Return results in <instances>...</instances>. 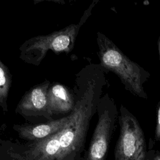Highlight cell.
I'll use <instances>...</instances> for the list:
<instances>
[{"instance_id":"6da1fadb","label":"cell","mask_w":160,"mask_h":160,"mask_svg":"<svg viewBox=\"0 0 160 160\" xmlns=\"http://www.w3.org/2000/svg\"><path fill=\"white\" fill-rule=\"evenodd\" d=\"M108 85L106 71L100 64H87L76 74L72 89L75 104L69 122L59 138L60 160H69L82 149L91 120Z\"/></svg>"},{"instance_id":"4fadbf2b","label":"cell","mask_w":160,"mask_h":160,"mask_svg":"<svg viewBox=\"0 0 160 160\" xmlns=\"http://www.w3.org/2000/svg\"><path fill=\"white\" fill-rule=\"evenodd\" d=\"M158 51L159 54V61H160V35L158 39Z\"/></svg>"},{"instance_id":"5bb4252c","label":"cell","mask_w":160,"mask_h":160,"mask_svg":"<svg viewBox=\"0 0 160 160\" xmlns=\"http://www.w3.org/2000/svg\"><path fill=\"white\" fill-rule=\"evenodd\" d=\"M146 160H150V159H149V158L148 157V156H147V159H146Z\"/></svg>"},{"instance_id":"30bf717a","label":"cell","mask_w":160,"mask_h":160,"mask_svg":"<svg viewBox=\"0 0 160 160\" xmlns=\"http://www.w3.org/2000/svg\"><path fill=\"white\" fill-rule=\"evenodd\" d=\"M12 83V74L8 68L0 61V106L3 113L8 111V96Z\"/></svg>"},{"instance_id":"9c48e42d","label":"cell","mask_w":160,"mask_h":160,"mask_svg":"<svg viewBox=\"0 0 160 160\" xmlns=\"http://www.w3.org/2000/svg\"><path fill=\"white\" fill-rule=\"evenodd\" d=\"M48 101L53 116L69 114L75 104L73 91L61 83L51 84L48 91Z\"/></svg>"},{"instance_id":"3957f363","label":"cell","mask_w":160,"mask_h":160,"mask_svg":"<svg viewBox=\"0 0 160 160\" xmlns=\"http://www.w3.org/2000/svg\"><path fill=\"white\" fill-rule=\"evenodd\" d=\"M99 0H93L85 10L79 22L71 24L59 31L39 35L26 40L19 47V58L24 62L39 66L48 51L56 53L70 52L74 48L81 28L91 16Z\"/></svg>"},{"instance_id":"ba28073f","label":"cell","mask_w":160,"mask_h":160,"mask_svg":"<svg viewBox=\"0 0 160 160\" xmlns=\"http://www.w3.org/2000/svg\"><path fill=\"white\" fill-rule=\"evenodd\" d=\"M69 121L70 115L68 114L61 118L42 123L14 124L13 129L18 132L21 139L34 141L44 139L61 131L68 125Z\"/></svg>"},{"instance_id":"277c9868","label":"cell","mask_w":160,"mask_h":160,"mask_svg":"<svg viewBox=\"0 0 160 160\" xmlns=\"http://www.w3.org/2000/svg\"><path fill=\"white\" fill-rule=\"evenodd\" d=\"M118 121L120 132L114 151V160H146L148 151L143 130L136 118L123 104Z\"/></svg>"},{"instance_id":"7a4b0ae2","label":"cell","mask_w":160,"mask_h":160,"mask_svg":"<svg viewBox=\"0 0 160 160\" xmlns=\"http://www.w3.org/2000/svg\"><path fill=\"white\" fill-rule=\"evenodd\" d=\"M98 57L105 71H111L118 76L124 88L133 96L148 99L144 84L150 73L129 59L110 39L100 31L97 32Z\"/></svg>"},{"instance_id":"9a60e30c","label":"cell","mask_w":160,"mask_h":160,"mask_svg":"<svg viewBox=\"0 0 160 160\" xmlns=\"http://www.w3.org/2000/svg\"><path fill=\"white\" fill-rule=\"evenodd\" d=\"M81 160H86V158H83V159H82Z\"/></svg>"},{"instance_id":"8992f818","label":"cell","mask_w":160,"mask_h":160,"mask_svg":"<svg viewBox=\"0 0 160 160\" xmlns=\"http://www.w3.org/2000/svg\"><path fill=\"white\" fill-rule=\"evenodd\" d=\"M51 83L46 79L25 92L15 109L30 124H38L54 120L48 101V91Z\"/></svg>"},{"instance_id":"7c38bea8","label":"cell","mask_w":160,"mask_h":160,"mask_svg":"<svg viewBox=\"0 0 160 160\" xmlns=\"http://www.w3.org/2000/svg\"><path fill=\"white\" fill-rule=\"evenodd\" d=\"M148 157L150 160H160V151L150 150L148 151Z\"/></svg>"},{"instance_id":"8fae6325","label":"cell","mask_w":160,"mask_h":160,"mask_svg":"<svg viewBox=\"0 0 160 160\" xmlns=\"http://www.w3.org/2000/svg\"><path fill=\"white\" fill-rule=\"evenodd\" d=\"M154 138L156 141H160V99L156 107V121Z\"/></svg>"},{"instance_id":"52a82bcc","label":"cell","mask_w":160,"mask_h":160,"mask_svg":"<svg viewBox=\"0 0 160 160\" xmlns=\"http://www.w3.org/2000/svg\"><path fill=\"white\" fill-rule=\"evenodd\" d=\"M61 131L44 139L32 141L24 151L11 155L15 160H60Z\"/></svg>"},{"instance_id":"5b68a950","label":"cell","mask_w":160,"mask_h":160,"mask_svg":"<svg viewBox=\"0 0 160 160\" xmlns=\"http://www.w3.org/2000/svg\"><path fill=\"white\" fill-rule=\"evenodd\" d=\"M97 113L98 122L86 154V160H106L119 114L116 102L108 92L102 96Z\"/></svg>"}]
</instances>
